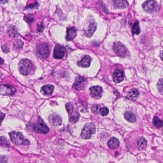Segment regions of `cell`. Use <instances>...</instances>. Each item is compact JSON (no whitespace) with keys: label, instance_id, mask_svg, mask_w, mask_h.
Wrapping results in <instances>:
<instances>
[{"label":"cell","instance_id":"37","mask_svg":"<svg viewBox=\"0 0 163 163\" xmlns=\"http://www.w3.org/2000/svg\"><path fill=\"white\" fill-rule=\"evenodd\" d=\"M4 114H3V113H1V121H2V120H3V119H3V118H4Z\"/></svg>","mask_w":163,"mask_h":163},{"label":"cell","instance_id":"9","mask_svg":"<svg viewBox=\"0 0 163 163\" xmlns=\"http://www.w3.org/2000/svg\"><path fill=\"white\" fill-rule=\"evenodd\" d=\"M87 79L83 77L79 76L77 77L74 83V88L77 91H81L84 89L85 87Z\"/></svg>","mask_w":163,"mask_h":163},{"label":"cell","instance_id":"22","mask_svg":"<svg viewBox=\"0 0 163 163\" xmlns=\"http://www.w3.org/2000/svg\"><path fill=\"white\" fill-rule=\"evenodd\" d=\"M114 4L116 7L118 8H124L127 5V1H114Z\"/></svg>","mask_w":163,"mask_h":163},{"label":"cell","instance_id":"13","mask_svg":"<svg viewBox=\"0 0 163 163\" xmlns=\"http://www.w3.org/2000/svg\"><path fill=\"white\" fill-rule=\"evenodd\" d=\"M49 121L53 126H59L62 124V119L60 116L56 113L51 114L49 116Z\"/></svg>","mask_w":163,"mask_h":163},{"label":"cell","instance_id":"11","mask_svg":"<svg viewBox=\"0 0 163 163\" xmlns=\"http://www.w3.org/2000/svg\"><path fill=\"white\" fill-rule=\"evenodd\" d=\"M15 91V88L10 84H4L1 87V93L2 95H13Z\"/></svg>","mask_w":163,"mask_h":163},{"label":"cell","instance_id":"32","mask_svg":"<svg viewBox=\"0 0 163 163\" xmlns=\"http://www.w3.org/2000/svg\"><path fill=\"white\" fill-rule=\"evenodd\" d=\"M38 6H39V4H38V3H36L28 5V6L26 7V9H34V8H37Z\"/></svg>","mask_w":163,"mask_h":163},{"label":"cell","instance_id":"7","mask_svg":"<svg viewBox=\"0 0 163 163\" xmlns=\"http://www.w3.org/2000/svg\"><path fill=\"white\" fill-rule=\"evenodd\" d=\"M96 29V24L93 19L88 21L87 28H84V34L86 37H92Z\"/></svg>","mask_w":163,"mask_h":163},{"label":"cell","instance_id":"29","mask_svg":"<svg viewBox=\"0 0 163 163\" xmlns=\"http://www.w3.org/2000/svg\"><path fill=\"white\" fill-rule=\"evenodd\" d=\"M157 88L159 91L163 94V79H161L158 82Z\"/></svg>","mask_w":163,"mask_h":163},{"label":"cell","instance_id":"4","mask_svg":"<svg viewBox=\"0 0 163 163\" xmlns=\"http://www.w3.org/2000/svg\"><path fill=\"white\" fill-rule=\"evenodd\" d=\"M50 53L48 45L46 43H41L37 46V55L39 58L45 59L48 57Z\"/></svg>","mask_w":163,"mask_h":163},{"label":"cell","instance_id":"14","mask_svg":"<svg viewBox=\"0 0 163 163\" xmlns=\"http://www.w3.org/2000/svg\"><path fill=\"white\" fill-rule=\"evenodd\" d=\"M113 80L115 83H120L124 80V73L121 70H116L115 71L113 75Z\"/></svg>","mask_w":163,"mask_h":163},{"label":"cell","instance_id":"6","mask_svg":"<svg viewBox=\"0 0 163 163\" xmlns=\"http://www.w3.org/2000/svg\"><path fill=\"white\" fill-rule=\"evenodd\" d=\"M34 128L37 132L43 134H46L49 131L48 127L40 117H38L37 122L34 124Z\"/></svg>","mask_w":163,"mask_h":163},{"label":"cell","instance_id":"25","mask_svg":"<svg viewBox=\"0 0 163 163\" xmlns=\"http://www.w3.org/2000/svg\"><path fill=\"white\" fill-rule=\"evenodd\" d=\"M79 118V115L77 112L70 117V122L72 124H75L78 122Z\"/></svg>","mask_w":163,"mask_h":163},{"label":"cell","instance_id":"15","mask_svg":"<svg viewBox=\"0 0 163 163\" xmlns=\"http://www.w3.org/2000/svg\"><path fill=\"white\" fill-rule=\"evenodd\" d=\"M54 86L52 85H47L44 86L41 89V92L42 94L44 96H50L52 94L54 91Z\"/></svg>","mask_w":163,"mask_h":163},{"label":"cell","instance_id":"36","mask_svg":"<svg viewBox=\"0 0 163 163\" xmlns=\"http://www.w3.org/2000/svg\"><path fill=\"white\" fill-rule=\"evenodd\" d=\"M160 57L161 59L163 61V51L162 52V53H161V54Z\"/></svg>","mask_w":163,"mask_h":163},{"label":"cell","instance_id":"18","mask_svg":"<svg viewBox=\"0 0 163 163\" xmlns=\"http://www.w3.org/2000/svg\"><path fill=\"white\" fill-rule=\"evenodd\" d=\"M76 29L74 27H70L68 28L67 30V41H71L76 37Z\"/></svg>","mask_w":163,"mask_h":163},{"label":"cell","instance_id":"34","mask_svg":"<svg viewBox=\"0 0 163 163\" xmlns=\"http://www.w3.org/2000/svg\"><path fill=\"white\" fill-rule=\"evenodd\" d=\"M7 159L5 156H1V163H7Z\"/></svg>","mask_w":163,"mask_h":163},{"label":"cell","instance_id":"23","mask_svg":"<svg viewBox=\"0 0 163 163\" xmlns=\"http://www.w3.org/2000/svg\"><path fill=\"white\" fill-rule=\"evenodd\" d=\"M152 123L154 126H155L156 127H161L163 125V121L158 118L157 116H155L154 117L152 120Z\"/></svg>","mask_w":163,"mask_h":163},{"label":"cell","instance_id":"33","mask_svg":"<svg viewBox=\"0 0 163 163\" xmlns=\"http://www.w3.org/2000/svg\"><path fill=\"white\" fill-rule=\"evenodd\" d=\"M44 28H45L44 25L43 24H42V22L38 24L37 25V31L39 32L43 31Z\"/></svg>","mask_w":163,"mask_h":163},{"label":"cell","instance_id":"17","mask_svg":"<svg viewBox=\"0 0 163 163\" xmlns=\"http://www.w3.org/2000/svg\"><path fill=\"white\" fill-rule=\"evenodd\" d=\"M120 145V142L115 137H112L108 142V147L111 149L117 148Z\"/></svg>","mask_w":163,"mask_h":163},{"label":"cell","instance_id":"1","mask_svg":"<svg viewBox=\"0 0 163 163\" xmlns=\"http://www.w3.org/2000/svg\"><path fill=\"white\" fill-rule=\"evenodd\" d=\"M10 137L12 142L15 145H27L30 144L29 140L24 138L21 132L13 131L9 133Z\"/></svg>","mask_w":163,"mask_h":163},{"label":"cell","instance_id":"28","mask_svg":"<svg viewBox=\"0 0 163 163\" xmlns=\"http://www.w3.org/2000/svg\"><path fill=\"white\" fill-rule=\"evenodd\" d=\"M23 45H24L23 42L20 40H18L15 42L14 47L16 49H20L22 47Z\"/></svg>","mask_w":163,"mask_h":163},{"label":"cell","instance_id":"2","mask_svg":"<svg viewBox=\"0 0 163 163\" xmlns=\"http://www.w3.org/2000/svg\"><path fill=\"white\" fill-rule=\"evenodd\" d=\"M33 64L29 59L24 58L20 61L19 64V69L20 73L23 75H27L30 73Z\"/></svg>","mask_w":163,"mask_h":163},{"label":"cell","instance_id":"26","mask_svg":"<svg viewBox=\"0 0 163 163\" xmlns=\"http://www.w3.org/2000/svg\"><path fill=\"white\" fill-rule=\"evenodd\" d=\"M1 146L6 147H9L10 146V142L8 140L4 137L1 136Z\"/></svg>","mask_w":163,"mask_h":163},{"label":"cell","instance_id":"35","mask_svg":"<svg viewBox=\"0 0 163 163\" xmlns=\"http://www.w3.org/2000/svg\"><path fill=\"white\" fill-rule=\"evenodd\" d=\"M2 49H3V51L4 52L8 53L9 52V48L7 46H2Z\"/></svg>","mask_w":163,"mask_h":163},{"label":"cell","instance_id":"20","mask_svg":"<svg viewBox=\"0 0 163 163\" xmlns=\"http://www.w3.org/2000/svg\"><path fill=\"white\" fill-rule=\"evenodd\" d=\"M124 118L129 122H134L136 121V115L131 112H126L124 114Z\"/></svg>","mask_w":163,"mask_h":163},{"label":"cell","instance_id":"24","mask_svg":"<svg viewBox=\"0 0 163 163\" xmlns=\"http://www.w3.org/2000/svg\"><path fill=\"white\" fill-rule=\"evenodd\" d=\"M132 32L133 34H138L140 33V28L138 22H135L132 27Z\"/></svg>","mask_w":163,"mask_h":163},{"label":"cell","instance_id":"10","mask_svg":"<svg viewBox=\"0 0 163 163\" xmlns=\"http://www.w3.org/2000/svg\"><path fill=\"white\" fill-rule=\"evenodd\" d=\"M66 52L64 46L60 45H57L54 48L53 56L56 59H61L64 56Z\"/></svg>","mask_w":163,"mask_h":163},{"label":"cell","instance_id":"8","mask_svg":"<svg viewBox=\"0 0 163 163\" xmlns=\"http://www.w3.org/2000/svg\"><path fill=\"white\" fill-rule=\"evenodd\" d=\"M113 50L116 54L122 58H124L126 56L127 53L126 47L120 42H116L114 44Z\"/></svg>","mask_w":163,"mask_h":163},{"label":"cell","instance_id":"31","mask_svg":"<svg viewBox=\"0 0 163 163\" xmlns=\"http://www.w3.org/2000/svg\"><path fill=\"white\" fill-rule=\"evenodd\" d=\"M66 109L67 110L69 114H71L72 112L73 111V106L70 103H67V104H66Z\"/></svg>","mask_w":163,"mask_h":163},{"label":"cell","instance_id":"5","mask_svg":"<svg viewBox=\"0 0 163 163\" xmlns=\"http://www.w3.org/2000/svg\"><path fill=\"white\" fill-rule=\"evenodd\" d=\"M143 9L145 11L150 13H155L159 10V6L158 5L157 1H147L143 5Z\"/></svg>","mask_w":163,"mask_h":163},{"label":"cell","instance_id":"12","mask_svg":"<svg viewBox=\"0 0 163 163\" xmlns=\"http://www.w3.org/2000/svg\"><path fill=\"white\" fill-rule=\"evenodd\" d=\"M90 94L92 97L95 99H99L101 97L103 93V89L99 86H96L91 87L89 89Z\"/></svg>","mask_w":163,"mask_h":163},{"label":"cell","instance_id":"30","mask_svg":"<svg viewBox=\"0 0 163 163\" xmlns=\"http://www.w3.org/2000/svg\"><path fill=\"white\" fill-rule=\"evenodd\" d=\"M25 20L26 22L31 23L34 21V18L32 15H26L25 16Z\"/></svg>","mask_w":163,"mask_h":163},{"label":"cell","instance_id":"16","mask_svg":"<svg viewBox=\"0 0 163 163\" xmlns=\"http://www.w3.org/2000/svg\"><path fill=\"white\" fill-rule=\"evenodd\" d=\"M91 58L89 56H84L81 60L79 61L78 63L79 66L82 67H88L91 64Z\"/></svg>","mask_w":163,"mask_h":163},{"label":"cell","instance_id":"3","mask_svg":"<svg viewBox=\"0 0 163 163\" xmlns=\"http://www.w3.org/2000/svg\"><path fill=\"white\" fill-rule=\"evenodd\" d=\"M96 131L95 126L91 123L86 124L82 130L81 136L85 139H89Z\"/></svg>","mask_w":163,"mask_h":163},{"label":"cell","instance_id":"19","mask_svg":"<svg viewBox=\"0 0 163 163\" xmlns=\"http://www.w3.org/2000/svg\"><path fill=\"white\" fill-rule=\"evenodd\" d=\"M139 95V91L136 89H131L128 94L127 97L130 100H136Z\"/></svg>","mask_w":163,"mask_h":163},{"label":"cell","instance_id":"21","mask_svg":"<svg viewBox=\"0 0 163 163\" xmlns=\"http://www.w3.org/2000/svg\"><path fill=\"white\" fill-rule=\"evenodd\" d=\"M146 146H147V142L146 140L143 137L140 138L137 142L138 148L140 150H143L146 148Z\"/></svg>","mask_w":163,"mask_h":163},{"label":"cell","instance_id":"27","mask_svg":"<svg viewBox=\"0 0 163 163\" xmlns=\"http://www.w3.org/2000/svg\"><path fill=\"white\" fill-rule=\"evenodd\" d=\"M100 112L101 115L103 116H107L109 114V110L107 107H102L100 109Z\"/></svg>","mask_w":163,"mask_h":163}]
</instances>
